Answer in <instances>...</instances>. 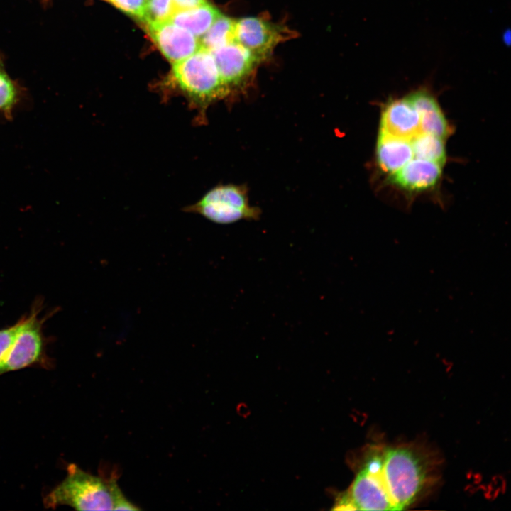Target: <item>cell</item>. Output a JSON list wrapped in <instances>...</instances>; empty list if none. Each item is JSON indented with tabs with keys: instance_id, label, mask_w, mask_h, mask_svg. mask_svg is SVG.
<instances>
[{
	"instance_id": "7402d4cb",
	"label": "cell",
	"mask_w": 511,
	"mask_h": 511,
	"mask_svg": "<svg viewBox=\"0 0 511 511\" xmlns=\"http://www.w3.org/2000/svg\"><path fill=\"white\" fill-rule=\"evenodd\" d=\"M172 1L176 11L193 9L207 2V0H172Z\"/></svg>"
},
{
	"instance_id": "9a60e30c",
	"label": "cell",
	"mask_w": 511,
	"mask_h": 511,
	"mask_svg": "<svg viewBox=\"0 0 511 511\" xmlns=\"http://www.w3.org/2000/svg\"><path fill=\"white\" fill-rule=\"evenodd\" d=\"M414 156L438 163L441 165L446 160L442 138L435 135L419 132L411 140Z\"/></svg>"
},
{
	"instance_id": "7c38bea8",
	"label": "cell",
	"mask_w": 511,
	"mask_h": 511,
	"mask_svg": "<svg viewBox=\"0 0 511 511\" xmlns=\"http://www.w3.org/2000/svg\"><path fill=\"white\" fill-rule=\"evenodd\" d=\"M410 140L398 138L380 129L376 158L383 171L393 174L413 158Z\"/></svg>"
},
{
	"instance_id": "6da1fadb",
	"label": "cell",
	"mask_w": 511,
	"mask_h": 511,
	"mask_svg": "<svg viewBox=\"0 0 511 511\" xmlns=\"http://www.w3.org/2000/svg\"><path fill=\"white\" fill-rule=\"evenodd\" d=\"M170 81L175 92L182 95L196 112L199 124L205 123L207 111L212 104L231 99L211 52L202 48L172 64Z\"/></svg>"
},
{
	"instance_id": "44dd1931",
	"label": "cell",
	"mask_w": 511,
	"mask_h": 511,
	"mask_svg": "<svg viewBox=\"0 0 511 511\" xmlns=\"http://www.w3.org/2000/svg\"><path fill=\"white\" fill-rule=\"evenodd\" d=\"M139 507L130 502L118 486L115 491L114 510H138Z\"/></svg>"
},
{
	"instance_id": "ac0fdd59",
	"label": "cell",
	"mask_w": 511,
	"mask_h": 511,
	"mask_svg": "<svg viewBox=\"0 0 511 511\" xmlns=\"http://www.w3.org/2000/svg\"><path fill=\"white\" fill-rule=\"evenodd\" d=\"M175 11L172 0H147L143 22L148 24L170 21Z\"/></svg>"
},
{
	"instance_id": "5b68a950",
	"label": "cell",
	"mask_w": 511,
	"mask_h": 511,
	"mask_svg": "<svg viewBox=\"0 0 511 511\" xmlns=\"http://www.w3.org/2000/svg\"><path fill=\"white\" fill-rule=\"evenodd\" d=\"M383 451L365 460L351 488L338 500L335 510H394L380 478Z\"/></svg>"
},
{
	"instance_id": "ba28073f",
	"label": "cell",
	"mask_w": 511,
	"mask_h": 511,
	"mask_svg": "<svg viewBox=\"0 0 511 511\" xmlns=\"http://www.w3.org/2000/svg\"><path fill=\"white\" fill-rule=\"evenodd\" d=\"M210 52L232 100L249 87L260 62L247 49L236 41Z\"/></svg>"
},
{
	"instance_id": "e0dca14e",
	"label": "cell",
	"mask_w": 511,
	"mask_h": 511,
	"mask_svg": "<svg viewBox=\"0 0 511 511\" xmlns=\"http://www.w3.org/2000/svg\"><path fill=\"white\" fill-rule=\"evenodd\" d=\"M18 101L19 92L16 85L0 67V113L11 119Z\"/></svg>"
},
{
	"instance_id": "5bb4252c",
	"label": "cell",
	"mask_w": 511,
	"mask_h": 511,
	"mask_svg": "<svg viewBox=\"0 0 511 511\" xmlns=\"http://www.w3.org/2000/svg\"><path fill=\"white\" fill-rule=\"evenodd\" d=\"M221 14L216 8L207 2L193 9L175 11L170 21L200 38Z\"/></svg>"
},
{
	"instance_id": "3957f363",
	"label": "cell",
	"mask_w": 511,
	"mask_h": 511,
	"mask_svg": "<svg viewBox=\"0 0 511 511\" xmlns=\"http://www.w3.org/2000/svg\"><path fill=\"white\" fill-rule=\"evenodd\" d=\"M117 486L114 478L106 480L70 464L65 478L45 496L43 502L50 508L68 505L77 510H114Z\"/></svg>"
},
{
	"instance_id": "277c9868",
	"label": "cell",
	"mask_w": 511,
	"mask_h": 511,
	"mask_svg": "<svg viewBox=\"0 0 511 511\" xmlns=\"http://www.w3.org/2000/svg\"><path fill=\"white\" fill-rule=\"evenodd\" d=\"M183 211L219 224L257 220L260 216V209L249 203L247 187L235 184L216 185L197 202L184 207Z\"/></svg>"
},
{
	"instance_id": "9c48e42d",
	"label": "cell",
	"mask_w": 511,
	"mask_h": 511,
	"mask_svg": "<svg viewBox=\"0 0 511 511\" xmlns=\"http://www.w3.org/2000/svg\"><path fill=\"white\" fill-rule=\"evenodd\" d=\"M148 33L163 55L172 64L200 49L199 40L171 21L147 24Z\"/></svg>"
},
{
	"instance_id": "8fae6325",
	"label": "cell",
	"mask_w": 511,
	"mask_h": 511,
	"mask_svg": "<svg viewBox=\"0 0 511 511\" xmlns=\"http://www.w3.org/2000/svg\"><path fill=\"white\" fill-rule=\"evenodd\" d=\"M441 166L427 160L412 158L392 174V181L407 190H424L436 184L441 174Z\"/></svg>"
},
{
	"instance_id": "8992f818",
	"label": "cell",
	"mask_w": 511,
	"mask_h": 511,
	"mask_svg": "<svg viewBox=\"0 0 511 511\" xmlns=\"http://www.w3.org/2000/svg\"><path fill=\"white\" fill-rule=\"evenodd\" d=\"M40 302L35 304L29 314L23 316V322L0 367V375L31 366L40 361L45 346L43 333L44 319L39 317Z\"/></svg>"
},
{
	"instance_id": "d6986e66",
	"label": "cell",
	"mask_w": 511,
	"mask_h": 511,
	"mask_svg": "<svg viewBox=\"0 0 511 511\" xmlns=\"http://www.w3.org/2000/svg\"><path fill=\"white\" fill-rule=\"evenodd\" d=\"M23 319L24 317L20 319L15 324L0 329V367L4 361L22 326Z\"/></svg>"
},
{
	"instance_id": "ffe728a7",
	"label": "cell",
	"mask_w": 511,
	"mask_h": 511,
	"mask_svg": "<svg viewBox=\"0 0 511 511\" xmlns=\"http://www.w3.org/2000/svg\"><path fill=\"white\" fill-rule=\"evenodd\" d=\"M128 15L143 22L147 0H108Z\"/></svg>"
},
{
	"instance_id": "2e32d148",
	"label": "cell",
	"mask_w": 511,
	"mask_h": 511,
	"mask_svg": "<svg viewBox=\"0 0 511 511\" xmlns=\"http://www.w3.org/2000/svg\"><path fill=\"white\" fill-rule=\"evenodd\" d=\"M236 21L221 14L209 30L199 38L201 48L211 51L235 41Z\"/></svg>"
},
{
	"instance_id": "4fadbf2b",
	"label": "cell",
	"mask_w": 511,
	"mask_h": 511,
	"mask_svg": "<svg viewBox=\"0 0 511 511\" xmlns=\"http://www.w3.org/2000/svg\"><path fill=\"white\" fill-rule=\"evenodd\" d=\"M418 113L420 131L441 138L448 136V123L435 98L429 92L419 90L406 97Z\"/></svg>"
},
{
	"instance_id": "7a4b0ae2",
	"label": "cell",
	"mask_w": 511,
	"mask_h": 511,
	"mask_svg": "<svg viewBox=\"0 0 511 511\" xmlns=\"http://www.w3.org/2000/svg\"><path fill=\"white\" fill-rule=\"evenodd\" d=\"M427 457L409 446L383 450L380 478L394 510L412 504L431 483Z\"/></svg>"
},
{
	"instance_id": "30bf717a",
	"label": "cell",
	"mask_w": 511,
	"mask_h": 511,
	"mask_svg": "<svg viewBox=\"0 0 511 511\" xmlns=\"http://www.w3.org/2000/svg\"><path fill=\"white\" fill-rule=\"evenodd\" d=\"M380 130L411 140L421 132L418 113L406 98L389 102L381 115Z\"/></svg>"
},
{
	"instance_id": "52a82bcc",
	"label": "cell",
	"mask_w": 511,
	"mask_h": 511,
	"mask_svg": "<svg viewBox=\"0 0 511 511\" xmlns=\"http://www.w3.org/2000/svg\"><path fill=\"white\" fill-rule=\"evenodd\" d=\"M295 36L287 28L263 17H246L236 21L234 40L260 63L280 43Z\"/></svg>"
}]
</instances>
